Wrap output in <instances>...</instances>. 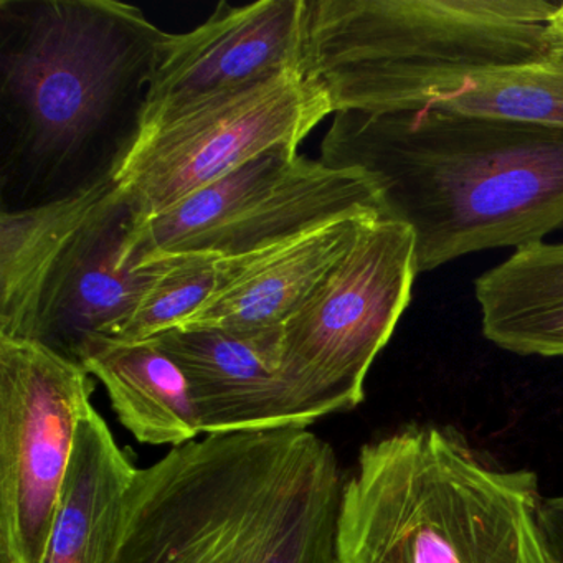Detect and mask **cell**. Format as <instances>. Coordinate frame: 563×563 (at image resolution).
<instances>
[{
	"instance_id": "cell-1",
	"label": "cell",
	"mask_w": 563,
	"mask_h": 563,
	"mask_svg": "<svg viewBox=\"0 0 563 563\" xmlns=\"http://www.w3.org/2000/svg\"><path fill=\"white\" fill-rule=\"evenodd\" d=\"M166 35L114 0H0V212L114 179Z\"/></svg>"
},
{
	"instance_id": "cell-2",
	"label": "cell",
	"mask_w": 563,
	"mask_h": 563,
	"mask_svg": "<svg viewBox=\"0 0 563 563\" xmlns=\"http://www.w3.org/2000/svg\"><path fill=\"white\" fill-rule=\"evenodd\" d=\"M321 163L364 174L418 273L563 229V130L428 107L339 111Z\"/></svg>"
},
{
	"instance_id": "cell-3",
	"label": "cell",
	"mask_w": 563,
	"mask_h": 563,
	"mask_svg": "<svg viewBox=\"0 0 563 563\" xmlns=\"http://www.w3.org/2000/svg\"><path fill=\"white\" fill-rule=\"evenodd\" d=\"M344 477L305 427L206 434L137 467L111 563H338Z\"/></svg>"
},
{
	"instance_id": "cell-4",
	"label": "cell",
	"mask_w": 563,
	"mask_h": 563,
	"mask_svg": "<svg viewBox=\"0 0 563 563\" xmlns=\"http://www.w3.org/2000/svg\"><path fill=\"white\" fill-rule=\"evenodd\" d=\"M539 477L463 434L413 423L364 444L344 477L338 563H549Z\"/></svg>"
},
{
	"instance_id": "cell-5",
	"label": "cell",
	"mask_w": 563,
	"mask_h": 563,
	"mask_svg": "<svg viewBox=\"0 0 563 563\" xmlns=\"http://www.w3.org/2000/svg\"><path fill=\"white\" fill-rule=\"evenodd\" d=\"M301 71L332 111L428 107L550 57L547 0H305Z\"/></svg>"
},
{
	"instance_id": "cell-6",
	"label": "cell",
	"mask_w": 563,
	"mask_h": 563,
	"mask_svg": "<svg viewBox=\"0 0 563 563\" xmlns=\"http://www.w3.org/2000/svg\"><path fill=\"white\" fill-rule=\"evenodd\" d=\"M417 276L411 230L371 220L286 321L282 375L306 427L364 401L365 378L408 308Z\"/></svg>"
},
{
	"instance_id": "cell-7",
	"label": "cell",
	"mask_w": 563,
	"mask_h": 563,
	"mask_svg": "<svg viewBox=\"0 0 563 563\" xmlns=\"http://www.w3.org/2000/svg\"><path fill=\"white\" fill-rule=\"evenodd\" d=\"M331 113L319 85L286 71L144 131L114 183L141 225L275 147L298 150Z\"/></svg>"
},
{
	"instance_id": "cell-8",
	"label": "cell",
	"mask_w": 563,
	"mask_h": 563,
	"mask_svg": "<svg viewBox=\"0 0 563 563\" xmlns=\"http://www.w3.org/2000/svg\"><path fill=\"white\" fill-rule=\"evenodd\" d=\"M93 390L80 362L0 335V563L44 560Z\"/></svg>"
},
{
	"instance_id": "cell-9",
	"label": "cell",
	"mask_w": 563,
	"mask_h": 563,
	"mask_svg": "<svg viewBox=\"0 0 563 563\" xmlns=\"http://www.w3.org/2000/svg\"><path fill=\"white\" fill-rule=\"evenodd\" d=\"M305 0H222L187 34H167L151 80L143 133L220 95L301 70ZM141 133V134H143Z\"/></svg>"
},
{
	"instance_id": "cell-10",
	"label": "cell",
	"mask_w": 563,
	"mask_h": 563,
	"mask_svg": "<svg viewBox=\"0 0 563 563\" xmlns=\"http://www.w3.org/2000/svg\"><path fill=\"white\" fill-rule=\"evenodd\" d=\"M136 213L114 189L55 266L38 301L31 341L80 362L91 338L113 339L163 269V260L128 262Z\"/></svg>"
},
{
	"instance_id": "cell-11",
	"label": "cell",
	"mask_w": 563,
	"mask_h": 563,
	"mask_svg": "<svg viewBox=\"0 0 563 563\" xmlns=\"http://www.w3.org/2000/svg\"><path fill=\"white\" fill-rule=\"evenodd\" d=\"M283 328L246 334L174 328L150 339L186 375L200 433L309 428L283 380Z\"/></svg>"
},
{
	"instance_id": "cell-12",
	"label": "cell",
	"mask_w": 563,
	"mask_h": 563,
	"mask_svg": "<svg viewBox=\"0 0 563 563\" xmlns=\"http://www.w3.org/2000/svg\"><path fill=\"white\" fill-rule=\"evenodd\" d=\"M371 220L377 219L342 220L265 252L222 260L212 295L179 328L243 334L283 328Z\"/></svg>"
},
{
	"instance_id": "cell-13",
	"label": "cell",
	"mask_w": 563,
	"mask_h": 563,
	"mask_svg": "<svg viewBox=\"0 0 563 563\" xmlns=\"http://www.w3.org/2000/svg\"><path fill=\"white\" fill-rule=\"evenodd\" d=\"M352 219H384L371 180L358 170L298 156L278 183L190 253L239 258Z\"/></svg>"
},
{
	"instance_id": "cell-14",
	"label": "cell",
	"mask_w": 563,
	"mask_h": 563,
	"mask_svg": "<svg viewBox=\"0 0 563 563\" xmlns=\"http://www.w3.org/2000/svg\"><path fill=\"white\" fill-rule=\"evenodd\" d=\"M131 454L118 444L91 405L78 424L67 479L42 563H111L124 500L136 476Z\"/></svg>"
},
{
	"instance_id": "cell-15",
	"label": "cell",
	"mask_w": 563,
	"mask_h": 563,
	"mask_svg": "<svg viewBox=\"0 0 563 563\" xmlns=\"http://www.w3.org/2000/svg\"><path fill=\"white\" fill-rule=\"evenodd\" d=\"M80 364L104 385L118 420L140 443L176 448L202 434L186 375L156 342L91 338Z\"/></svg>"
},
{
	"instance_id": "cell-16",
	"label": "cell",
	"mask_w": 563,
	"mask_h": 563,
	"mask_svg": "<svg viewBox=\"0 0 563 563\" xmlns=\"http://www.w3.org/2000/svg\"><path fill=\"white\" fill-rule=\"evenodd\" d=\"M474 291L487 341L512 354L563 357V243L520 246Z\"/></svg>"
},
{
	"instance_id": "cell-17",
	"label": "cell",
	"mask_w": 563,
	"mask_h": 563,
	"mask_svg": "<svg viewBox=\"0 0 563 563\" xmlns=\"http://www.w3.org/2000/svg\"><path fill=\"white\" fill-rule=\"evenodd\" d=\"M117 189L114 179L87 192L0 213V335L31 339L38 301L55 266Z\"/></svg>"
},
{
	"instance_id": "cell-18",
	"label": "cell",
	"mask_w": 563,
	"mask_h": 563,
	"mask_svg": "<svg viewBox=\"0 0 563 563\" xmlns=\"http://www.w3.org/2000/svg\"><path fill=\"white\" fill-rule=\"evenodd\" d=\"M298 156L296 147H275L197 190L173 209L134 227L128 262L141 266L164 256L192 252L203 239L222 229L260 194L278 183Z\"/></svg>"
},
{
	"instance_id": "cell-19",
	"label": "cell",
	"mask_w": 563,
	"mask_h": 563,
	"mask_svg": "<svg viewBox=\"0 0 563 563\" xmlns=\"http://www.w3.org/2000/svg\"><path fill=\"white\" fill-rule=\"evenodd\" d=\"M430 104L563 130V57L479 75Z\"/></svg>"
},
{
	"instance_id": "cell-20",
	"label": "cell",
	"mask_w": 563,
	"mask_h": 563,
	"mask_svg": "<svg viewBox=\"0 0 563 563\" xmlns=\"http://www.w3.org/2000/svg\"><path fill=\"white\" fill-rule=\"evenodd\" d=\"M163 269L141 299L117 341L140 342L179 328L192 318L212 295L219 282L222 258L209 253L164 256Z\"/></svg>"
},
{
	"instance_id": "cell-21",
	"label": "cell",
	"mask_w": 563,
	"mask_h": 563,
	"mask_svg": "<svg viewBox=\"0 0 563 563\" xmlns=\"http://www.w3.org/2000/svg\"><path fill=\"white\" fill-rule=\"evenodd\" d=\"M539 527L547 562L563 563V496L542 500Z\"/></svg>"
},
{
	"instance_id": "cell-22",
	"label": "cell",
	"mask_w": 563,
	"mask_h": 563,
	"mask_svg": "<svg viewBox=\"0 0 563 563\" xmlns=\"http://www.w3.org/2000/svg\"><path fill=\"white\" fill-rule=\"evenodd\" d=\"M547 38L552 55L563 57V2H560L559 9L547 25Z\"/></svg>"
}]
</instances>
